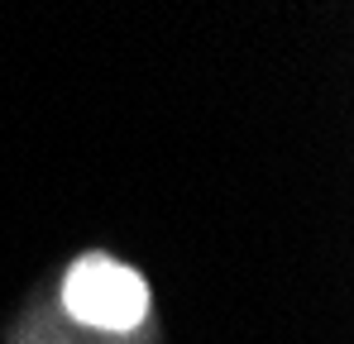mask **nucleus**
<instances>
[{
	"mask_svg": "<svg viewBox=\"0 0 354 344\" xmlns=\"http://www.w3.org/2000/svg\"><path fill=\"white\" fill-rule=\"evenodd\" d=\"M62 301L82 325L134 330L144 321V311H149V287H144L139 273L120 268L111 258H82L72 268L67 287H62Z\"/></svg>",
	"mask_w": 354,
	"mask_h": 344,
	"instance_id": "f257e3e1",
	"label": "nucleus"
}]
</instances>
